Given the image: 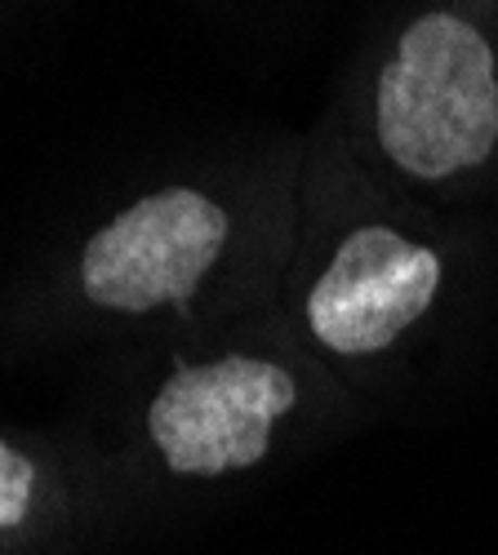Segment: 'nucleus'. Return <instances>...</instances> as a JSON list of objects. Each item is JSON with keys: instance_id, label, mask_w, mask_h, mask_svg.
Returning <instances> with one entry per match:
<instances>
[{"instance_id": "f257e3e1", "label": "nucleus", "mask_w": 498, "mask_h": 555, "mask_svg": "<svg viewBox=\"0 0 498 555\" xmlns=\"http://www.w3.org/2000/svg\"><path fill=\"white\" fill-rule=\"evenodd\" d=\"M379 143L414 178L481 165L498 143L494 50L455 14H427L400 36L379 76Z\"/></svg>"}, {"instance_id": "f03ea898", "label": "nucleus", "mask_w": 498, "mask_h": 555, "mask_svg": "<svg viewBox=\"0 0 498 555\" xmlns=\"http://www.w3.org/2000/svg\"><path fill=\"white\" fill-rule=\"evenodd\" d=\"M298 400L281 364L228 356L218 364L178 369L152 400L148 427L178 476H222L254 467L267 453L271 423Z\"/></svg>"}, {"instance_id": "7ed1b4c3", "label": "nucleus", "mask_w": 498, "mask_h": 555, "mask_svg": "<svg viewBox=\"0 0 498 555\" xmlns=\"http://www.w3.org/2000/svg\"><path fill=\"white\" fill-rule=\"evenodd\" d=\"M228 241V214L209 196L169 188L129 205L85 245V294L112 311L183 307Z\"/></svg>"}, {"instance_id": "20e7f679", "label": "nucleus", "mask_w": 498, "mask_h": 555, "mask_svg": "<svg viewBox=\"0 0 498 555\" xmlns=\"http://www.w3.org/2000/svg\"><path fill=\"white\" fill-rule=\"evenodd\" d=\"M440 262L387 227L352 231L307 298V325L330 351H383L432 307Z\"/></svg>"}, {"instance_id": "39448f33", "label": "nucleus", "mask_w": 498, "mask_h": 555, "mask_svg": "<svg viewBox=\"0 0 498 555\" xmlns=\"http://www.w3.org/2000/svg\"><path fill=\"white\" fill-rule=\"evenodd\" d=\"M31 489H36V467L0 440V533L23 525L31 506Z\"/></svg>"}]
</instances>
